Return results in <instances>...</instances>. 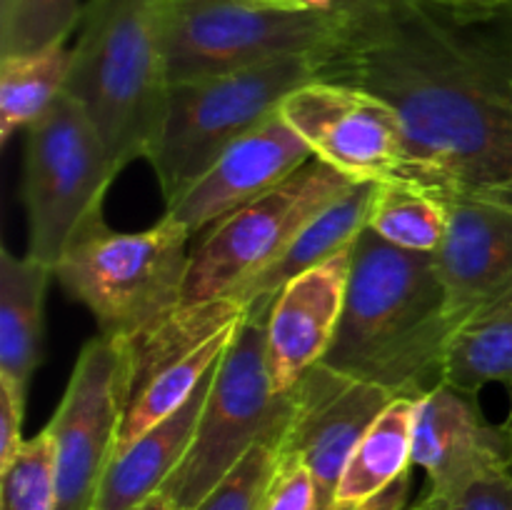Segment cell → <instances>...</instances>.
<instances>
[{
	"instance_id": "6da1fadb",
	"label": "cell",
	"mask_w": 512,
	"mask_h": 510,
	"mask_svg": "<svg viewBox=\"0 0 512 510\" xmlns=\"http://www.w3.org/2000/svg\"><path fill=\"white\" fill-rule=\"evenodd\" d=\"M318 78L358 85L398 110L403 178L445 200L512 210V40L393 0H345Z\"/></svg>"
},
{
	"instance_id": "7a4b0ae2",
	"label": "cell",
	"mask_w": 512,
	"mask_h": 510,
	"mask_svg": "<svg viewBox=\"0 0 512 510\" xmlns=\"http://www.w3.org/2000/svg\"><path fill=\"white\" fill-rule=\"evenodd\" d=\"M455 328L433 253L403 250L365 228L355 243L338 335L323 363L420 398L440 383Z\"/></svg>"
},
{
	"instance_id": "3957f363",
	"label": "cell",
	"mask_w": 512,
	"mask_h": 510,
	"mask_svg": "<svg viewBox=\"0 0 512 510\" xmlns=\"http://www.w3.org/2000/svg\"><path fill=\"white\" fill-rule=\"evenodd\" d=\"M170 0H90L70 50L65 93L98 128L110 160L123 170L150 158L170 95Z\"/></svg>"
},
{
	"instance_id": "277c9868",
	"label": "cell",
	"mask_w": 512,
	"mask_h": 510,
	"mask_svg": "<svg viewBox=\"0 0 512 510\" xmlns=\"http://www.w3.org/2000/svg\"><path fill=\"white\" fill-rule=\"evenodd\" d=\"M188 243L190 230L170 213L135 233L113 230L98 215L75 235L53 278L90 310L100 333L133 340L185 303Z\"/></svg>"
},
{
	"instance_id": "5b68a950",
	"label": "cell",
	"mask_w": 512,
	"mask_h": 510,
	"mask_svg": "<svg viewBox=\"0 0 512 510\" xmlns=\"http://www.w3.org/2000/svg\"><path fill=\"white\" fill-rule=\"evenodd\" d=\"M315 78V55H285L170 85L163 125L148 158L165 205L175 203L235 140L270 118L295 88Z\"/></svg>"
},
{
	"instance_id": "8992f818",
	"label": "cell",
	"mask_w": 512,
	"mask_h": 510,
	"mask_svg": "<svg viewBox=\"0 0 512 510\" xmlns=\"http://www.w3.org/2000/svg\"><path fill=\"white\" fill-rule=\"evenodd\" d=\"M268 310H250L215 368L193 445L160 490L175 510H193L260 440L288 425L293 393H275L268 373Z\"/></svg>"
},
{
	"instance_id": "52a82bcc",
	"label": "cell",
	"mask_w": 512,
	"mask_h": 510,
	"mask_svg": "<svg viewBox=\"0 0 512 510\" xmlns=\"http://www.w3.org/2000/svg\"><path fill=\"white\" fill-rule=\"evenodd\" d=\"M120 170L110 160L83 105L68 93L25 130L23 203L28 255L55 268L75 235L103 215V200Z\"/></svg>"
},
{
	"instance_id": "ba28073f",
	"label": "cell",
	"mask_w": 512,
	"mask_h": 510,
	"mask_svg": "<svg viewBox=\"0 0 512 510\" xmlns=\"http://www.w3.org/2000/svg\"><path fill=\"white\" fill-rule=\"evenodd\" d=\"M343 33V13L283 8L263 0H170V85L285 55L323 58Z\"/></svg>"
},
{
	"instance_id": "9c48e42d",
	"label": "cell",
	"mask_w": 512,
	"mask_h": 510,
	"mask_svg": "<svg viewBox=\"0 0 512 510\" xmlns=\"http://www.w3.org/2000/svg\"><path fill=\"white\" fill-rule=\"evenodd\" d=\"M353 185L348 175L313 158L278 188L210 225L208 235L190 250L185 303L230 298L273 265Z\"/></svg>"
},
{
	"instance_id": "30bf717a",
	"label": "cell",
	"mask_w": 512,
	"mask_h": 510,
	"mask_svg": "<svg viewBox=\"0 0 512 510\" xmlns=\"http://www.w3.org/2000/svg\"><path fill=\"white\" fill-rule=\"evenodd\" d=\"M133 390L128 340L95 335L75 360L63 400L45 428L55 443L58 510H90L120 443Z\"/></svg>"
},
{
	"instance_id": "8fae6325",
	"label": "cell",
	"mask_w": 512,
	"mask_h": 510,
	"mask_svg": "<svg viewBox=\"0 0 512 510\" xmlns=\"http://www.w3.org/2000/svg\"><path fill=\"white\" fill-rule=\"evenodd\" d=\"M278 110L315 158L355 183L403 178L408 165L403 120L370 90L315 78L295 88Z\"/></svg>"
},
{
	"instance_id": "7c38bea8",
	"label": "cell",
	"mask_w": 512,
	"mask_h": 510,
	"mask_svg": "<svg viewBox=\"0 0 512 510\" xmlns=\"http://www.w3.org/2000/svg\"><path fill=\"white\" fill-rule=\"evenodd\" d=\"M290 393L293 413L280 450L310 470L318 488V510H330L350 455L398 395L325 363L310 368Z\"/></svg>"
},
{
	"instance_id": "4fadbf2b",
	"label": "cell",
	"mask_w": 512,
	"mask_h": 510,
	"mask_svg": "<svg viewBox=\"0 0 512 510\" xmlns=\"http://www.w3.org/2000/svg\"><path fill=\"white\" fill-rule=\"evenodd\" d=\"M313 158L310 145L275 110L258 128L235 140L165 213L195 235L278 188Z\"/></svg>"
},
{
	"instance_id": "5bb4252c",
	"label": "cell",
	"mask_w": 512,
	"mask_h": 510,
	"mask_svg": "<svg viewBox=\"0 0 512 510\" xmlns=\"http://www.w3.org/2000/svg\"><path fill=\"white\" fill-rule=\"evenodd\" d=\"M355 243L305 270L275 295L265 333L270 383L278 395L290 393L328 355L343 318Z\"/></svg>"
},
{
	"instance_id": "9a60e30c",
	"label": "cell",
	"mask_w": 512,
	"mask_h": 510,
	"mask_svg": "<svg viewBox=\"0 0 512 510\" xmlns=\"http://www.w3.org/2000/svg\"><path fill=\"white\" fill-rule=\"evenodd\" d=\"M508 463V430L490 425L475 395L438 383L415 403L413 465L428 473V493L453 500L488 470Z\"/></svg>"
},
{
	"instance_id": "2e32d148",
	"label": "cell",
	"mask_w": 512,
	"mask_h": 510,
	"mask_svg": "<svg viewBox=\"0 0 512 510\" xmlns=\"http://www.w3.org/2000/svg\"><path fill=\"white\" fill-rule=\"evenodd\" d=\"M448 203V233L433 258L445 310L460 325L512 288V210L475 198Z\"/></svg>"
},
{
	"instance_id": "e0dca14e",
	"label": "cell",
	"mask_w": 512,
	"mask_h": 510,
	"mask_svg": "<svg viewBox=\"0 0 512 510\" xmlns=\"http://www.w3.org/2000/svg\"><path fill=\"white\" fill-rule=\"evenodd\" d=\"M213 378L215 370L183 408L115 453L90 510H135L165 488L193 445Z\"/></svg>"
},
{
	"instance_id": "ac0fdd59",
	"label": "cell",
	"mask_w": 512,
	"mask_h": 510,
	"mask_svg": "<svg viewBox=\"0 0 512 510\" xmlns=\"http://www.w3.org/2000/svg\"><path fill=\"white\" fill-rule=\"evenodd\" d=\"M375 193H378V183H373V180L355 183L343 198H338L328 210H323L273 265H268L263 273H258L243 288L235 290L230 300H238L248 310L258 308V305H273L275 295L290 280L320 265L323 260L333 258L335 253H340L360 238V233L368 228Z\"/></svg>"
},
{
	"instance_id": "d6986e66",
	"label": "cell",
	"mask_w": 512,
	"mask_h": 510,
	"mask_svg": "<svg viewBox=\"0 0 512 510\" xmlns=\"http://www.w3.org/2000/svg\"><path fill=\"white\" fill-rule=\"evenodd\" d=\"M53 270L40 260L3 248L0 253V378L28 393L40 363L43 303Z\"/></svg>"
},
{
	"instance_id": "ffe728a7",
	"label": "cell",
	"mask_w": 512,
	"mask_h": 510,
	"mask_svg": "<svg viewBox=\"0 0 512 510\" xmlns=\"http://www.w3.org/2000/svg\"><path fill=\"white\" fill-rule=\"evenodd\" d=\"M418 398L398 395L385 405L350 455L330 510H355L413 468V423Z\"/></svg>"
},
{
	"instance_id": "44dd1931",
	"label": "cell",
	"mask_w": 512,
	"mask_h": 510,
	"mask_svg": "<svg viewBox=\"0 0 512 510\" xmlns=\"http://www.w3.org/2000/svg\"><path fill=\"white\" fill-rule=\"evenodd\" d=\"M440 383L465 395L512 383V288L455 328L440 363Z\"/></svg>"
},
{
	"instance_id": "7402d4cb",
	"label": "cell",
	"mask_w": 512,
	"mask_h": 510,
	"mask_svg": "<svg viewBox=\"0 0 512 510\" xmlns=\"http://www.w3.org/2000/svg\"><path fill=\"white\" fill-rule=\"evenodd\" d=\"M70 50L65 43L18 55H0V140L38 123L65 93Z\"/></svg>"
},
{
	"instance_id": "603a6c76",
	"label": "cell",
	"mask_w": 512,
	"mask_h": 510,
	"mask_svg": "<svg viewBox=\"0 0 512 510\" xmlns=\"http://www.w3.org/2000/svg\"><path fill=\"white\" fill-rule=\"evenodd\" d=\"M450 203L408 180L378 183L368 230L415 253H435L448 233Z\"/></svg>"
},
{
	"instance_id": "cb8c5ba5",
	"label": "cell",
	"mask_w": 512,
	"mask_h": 510,
	"mask_svg": "<svg viewBox=\"0 0 512 510\" xmlns=\"http://www.w3.org/2000/svg\"><path fill=\"white\" fill-rule=\"evenodd\" d=\"M80 20V0H0V55L65 43Z\"/></svg>"
},
{
	"instance_id": "d4e9b609",
	"label": "cell",
	"mask_w": 512,
	"mask_h": 510,
	"mask_svg": "<svg viewBox=\"0 0 512 510\" xmlns=\"http://www.w3.org/2000/svg\"><path fill=\"white\" fill-rule=\"evenodd\" d=\"M0 510H58L55 443L48 428L23 440L0 468Z\"/></svg>"
},
{
	"instance_id": "484cf974",
	"label": "cell",
	"mask_w": 512,
	"mask_h": 510,
	"mask_svg": "<svg viewBox=\"0 0 512 510\" xmlns=\"http://www.w3.org/2000/svg\"><path fill=\"white\" fill-rule=\"evenodd\" d=\"M285 428L260 440L193 510H260L265 488L280 460Z\"/></svg>"
},
{
	"instance_id": "4316f807",
	"label": "cell",
	"mask_w": 512,
	"mask_h": 510,
	"mask_svg": "<svg viewBox=\"0 0 512 510\" xmlns=\"http://www.w3.org/2000/svg\"><path fill=\"white\" fill-rule=\"evenodd\" d=\"M260 510H318L315 480L298 458L280 450V460L265 488Z\"/></svg>"
},
{
	"instance_id": "83f0119b",
	"label": "cell",
	"mask_w": 512,
	"mask_h": 510,
	"mask_svg": "<svg viewBox=\"0 0 512 510\" xmlns=\"http://www.w3.org/2000/svg\"><path fill=\"white\" fill-rule=\"evenodd\" d=\"M450 503H455L458 510H512V473L508 463L475 478Z\"/></svg>"
},
{
	"instance_id": "f1b7e54d",
	"label": "cell",
	"mask_w": 512,
	"mask_h": 510,
	"mask_svg": "<svg viewBox=\"0 0 512 510\" xmlns=\"http://www.w3.org/2000/svg\"><path fill=\"white\" fill-rule=\"evenodd\" d=\"M23 413L25 390L0 378V468L8 465L23 445Z\"/></svg>"
},
{
	"instance_id": "f546056e",
	"label": "cell",
	"mask_w": 512,
	"mask_h": 510,
	"mask_svg": "<svg viewBox=\"0 0 512 510\" xmlns=\"http://www.w3.org/2000/svg\"><path fill=\"white\" fill-rule=\"evenodd\" d=\"M335 3H345V0H335ZM393 3L418 5L445 18L460 20V23H488V20L503 18L512 8V0H393Z\"/></svg>"
},
{
	"instance_id": "4dcf8cb0",
	"label": "cell",
	"mask_w": 512,
	"mask_h": 510,
	"mask_svg": "<svg viewBox=\"0 0 512 510\" xmlns=\"http://www.w3.org/2000/svg\"><path fill=\"white\" fill-rule=\"evenodd\" d=\"M410 483H413V480H410V473L403 475L398 483L385 488L383 493L370 498L368 503H363L355 510H405V505H408V495H410Z\"/></svg>"
},
{
	"instance_id": "1f68e13d",
	"label": "cell",
	"mask_w": 512,
	"mask_h": 510,
	"mask_svg": "<svg viewBox=\"0 0 512 510\" xmlns=\"http://www.w3.org/2000/svg\"><path fill=\"white\" fill-rule=\"evenodd\" d=\"M413 510H458V508H455V503H450V500L438 498V495L433 493H425V498L418 500V503L413 505Z\"/></svg>"
},
{
	"instance_id": "d6a6232c",
	"label": "cell",
	"mask_w": 512,
	"mask_h": 510,
	"mask_svg": "<svg viewBox=\"0 0 512 510\" xmlns=\"http://www.w3.org/2000/svg\"><path fill=\"white\" fill-rule=\"evenodd\" d=\"M135 510H175V508L168 503V500H165L163 493H158V495H153L148 503H143L140 508H135Z\"/></svg>"
},
{
	"instance_id": "836d02e7",
	"label": "cell",
	"mask_w": 512,
	"mask_h": 510,
	"mask_svg": "<svg viewBox=\"0 0 512 510\" xmlns=\"http://www.w3.org/2000/svg\"><path fill=\"white\" fill-rule=\"evenodd\" d=\"M310 10H335V0H300Z\"/></svg>"
},
{
	"instance_id": "e575fe53",
	"label": "cell",
	"mask_w": 512,
	"mask_h": 510,
	"mask_svg": "<svg viewBox=\"0 0 512 510\" xmlns=\"http://www.w3.org/2000/svg\"><path fill=\"white\" fill-rule=\"evenodd\" d=\"M263 3H273V5H283V8H305L300 0H263ZM310 10V8H308Z\"/></svg>"
},
{
	"instance_id": "d590c367",
	"label": "cell",
	"mask_w": 512,
	"mask_h": 510,
	"mask_svg": "<svg viewBox=\"0 0 512 510\" xmlns=\"http://www.w3.org/2000/svg\"><path fill=\"white\" fill-rule=\"evenodd\" d=\"M505 430H508V468L512 473V420H505Z\"/></svg>"
},
{
	"instance_id": "8d00e7d4",
	"label": "cell",
	"mask_w": 512,
	"mask_h": 510,
	"mask_svg": "<svg viewBox=\"0 0 512 510\" xmlns=\"http://www.w3.org/2000/svg\"><path fill=\"white\" fill-rule=\"evenodd\" d=\"M508 420H512V383H510V415H508Z\"/></svg>"
}]
</instances>
